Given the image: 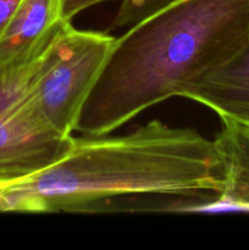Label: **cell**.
Segmentation results:
<instances>
[{"instance_id": "6da1fadb", "label": "cell", "mask_w": 249, "mask_h": 250, "mask_svg": "<svg viewBox=\"0 0 249 250\" xmlns=\"http://www.w3.org/2000/svg\"><path fill=\"white\" fill-rule=\"evenodd\" d=\"M225 166L216 142L154 120L119 137L73 138L65 158L0 188V211H90L129 195H214Z\"/></svg>"}, {"instance_id": "7a4b0ae2", "label": "cell", "mask_w": 249, "mask_h": 250, "mask_svg": "<svg viewBox=\"0 0 249 250\" xmlns=\"http://www.w3.org/2000/svg\"><path fill=\"white\" fill-rule=\"evenodd\" d=\"M249 42V0H176L115 39L76 131L107 136L183 92Z\"/></svg>"}, {"instance_id": "3957f363", "label": "cell", "mask_w": 249, "mask_h": 250, "mask_svg": "<svg viewBox=\"0 0 249 250\" xmlns=\"http://www.w3.org/2000/svg\"><path fill=\"white\" fill-rule=\"evenodd\" d=\"M45 49L24 62L0 65V188L50 167L72 146L73 137L50 126L34 94Z\"/></svg>"}, {"instance_id": "277c9868", "label": "cell", "mask_w": 249, "mask_h": 250, "mask_svg": "<svg viewBox=\"0 0 249 250\" xmlns=\"http://www.w3.org/2000/svg\"><path fill=\"white\" fill-rule=\"evenodd\" d=\"M115 39L104 32L76 29L67 22L42 55L34 94L46 121L62 136L76 131Z\"/></svg>"}, {"instance_id": "5b68a950", "label": "cell", "mask_w": 249, "mask_h": 250, "mask_svg": "<svg viewBox=\"0 0 249 250\" xmlns=\"http://www.w3.org/2000/svg\"><path fill=\"white\" fill-rule=\"evenodd\" d=\"M63 19V0H21L0 36V65L24 62L55 38Z\"/></svg>"}, {"instance_id": "8992f818", "label": "cell", "mask_w": 249, "mask_h": 250, "mask_svg": "<svg viewBox=\"0 0 249 250\" xmlns=\"http://www.w3.org/2000/svg\"><path fill=\"white\" fill-rule=\"evenodd\" d=\"M182 97L210 107L221 120L249 125V42L228 62L187 88Z\"/></svg>"}, {"instance_id": "52a82bcc", "label": "cell", "mask_w": 249, "mask_h": 250, "mask_svg": "<svg viewBox=\"0 0 249 250\" xmlns=\"http://www.w3.org/2000/svg\"><path fill=\"white\" fill-rule=\"evenodd\" d=\"M215 142L225 166V182L216 203L226 208L249 210V129L231 120H221Z\"/></svg>"}, {"instance_id": "ba28073f", "label": "cell", "mask_w": 249, "mask_h": 250, "mask_svg": "<svg viewBox=\"0 0 249 250\" xmlns=\"http://www.w3.org/2000/svg\"><path fill=\"white\" fill-rule=\"evenodd\" d=\"M176 0H121L112 28L134 26Z\"/></svg>"}, {"instance_id": "9c48e42d", "label": "cell", "mask_w": 249, "mask_h": 250, "mask_svg": "<svg viewBox=\"0 0 249 250\" xmlns=\"http://www.w3.org/2000/svg\"><path fill=\"white\" fill-rule=\"evenodd\" d=\"M104 1L109 0H63V19L71 22L81 11Z\"/></svg>"}, {"instance_id": "30bf717a", "label": "cell", "mask_w": 249, "mask_h": 250, "mask_svg": "<svg viewBox=\"0 0 249 250\" xmlns=\"http://www.w3.org/2000/svg\"><path fill=\"white\" fill-rule=\"evenodd\" d=\"M21 0H0V36L9 24Z\"/></svg>"}, {"instance_id": "8fae6325", "label": "cell", "mask_w": 249, "mask_h": 250, "mask_svg": "<svg viewBox=\"0 0 249 250\" xmlns=\"http://www.w3.org/2000/svg\"><path fill=\"white\" fill-rule=\"evenodd\" d=\"M244 126H246V125H244ZM247 127H248V129H249V125H247Z\"/></svg>"}]
</instances>
